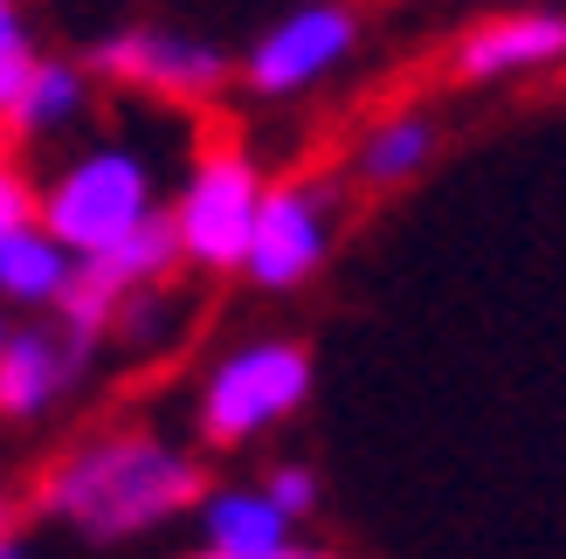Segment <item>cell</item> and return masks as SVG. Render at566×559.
<instances>
[{
	"label": "cell",
	"instance_id": "16",
	"mask_svg": "<svg viewBox=\"0 0 566 559\" xmlns=\"http://www.w3.org/2000/svg\"><path fill=\"white\" fill-rule=\"evenodd\" d=\"M263 497L283 511V518H311L318 511V470H304V463H283V470H270V484H263Z\"/></svg>",
	"mask_w": 566,
	"mask_h": 559
},
{
	"label": "cell",
	"instance_id": "12",
	"mask_svg": "<svg viewBox=\"0 0 566 559\" xmlns=\"http://www.w3.org/2000/svg\"><path fill=\"white\" fill-rule=\"evenodd\" d=\"M83 110V63H63V55H35V70H28L21 83V97L8 104V138H49V131H63L70 118Z\"/></svg>",
	"mask_w": 566,
	"mask_h": 559
},
{
	"label": "cell",
	"instance_id": "18",
	"mask_svg": "<svg viewBox=\"0 0 566 559\" xmlns=\"http://www.w3.org/2000/svg\"><path fill=\"white\" fill-rule=\"evenodd\" d=\"M166 318H174V312H166V297L146 284V291H132V297L118 304V318H111V331H118V339H132V346H153L159 331H166Z\"/></svg>",
	"mask_w": 566,
	"mask_h": 559
},
{
	"label": "cell",
	"instance_id": "15",
	"mask_svg": "<svg viewBox=\"0 0 566 559\" xmlns=\"http://www.w3.org/2000/svg\"><path fill=\"white\" fill-rule=\"evenodd\" d=\"M35 221H42V187L28 180V166L14 152H0V242L35 229Z\"/></svg>",
	"mask_w": 566,
	"mask_h": 559
},
{
	"label": "cell",
	"instance_id": "2",
	"mask_svg": "<svg viewBox=\"0 0 566 559\" xmlns=\"http://www.w3.org/2000/svg\"><path fill=\"white\" fill-rule=\"evenodd\" d=\"M159 201H153V166L125 146H97L70 159L63 173L42 187V229L70 249V256H97L118 235H132Z\"/></svg>",
	"mask_w": 566,
	"mask_h": 559
},
{
	"label": "cell",
	"instance_id": "4",
	"mask_svg": "<svg viewBox=\"0 0 566 559\" xmlns=\"http://www.w3.org/2000/svg\"><path fill=\"white\" fill-rule=\"evenodd\" d=\"M256 208H263V166L242 146H208L201 159H193L187 193L174 208L180 263H193V270H242Z\"/></svg>",
	"mask_w": 566,
	"mask_h": 559
},
{
	"label": "cell",
	"instance_id": "5",
	"mask_svg": "<svg viewBox=\"0 0 566 559\" xmlns=\"http://www.w3.org/2000/svg\"><path fill=\"white\" fill-rule=\"evenodd\" d=\"M180 270V229H174V214L153 208L146 221H138L132 235H118L111 249H97V256H76L70 263V284H63V331L83 346H97L111 318H118V304L132 291H146L159 284V276H174Z\"/></svg>",
	"mask_w": 566,
	"mask_h": 559
},
{
	"label": "cell",
	"instance_id": "9",
	"mask_svg": "<svg viewBox=\"0 0 566 559\" xmlns=\"http://www.w3.org/2000/svg\"><path fill=\"white\" fill-rule=\"evenodd\" d=\"M566 55V14L546 8H518V14H491L476 21L470 35L457 42V76L463 83H497V76H525V70H546Z\"/></svg>",
	"mask_w": 566,
	"mask_h": 559
},
{
	"label": "cell",
	"instance_id": "1",
	"mask_svg": "<svg viewBox=\"0 0 566 559\" xmlns=\"http://www.w3.org/2000/svg\"><path fill=\"white\" fill-rule=\"evenodd\" d=\"M201 497H208L201 456H180L174 442L125 429V435L83 442L76 456L55 463L42 484V511H55L97 546H118V539H138L153 525L193 511Z\"/></svg>",
	"mask_w": 566,
	"mask_h": 559
},
{
	"label": "cell",
	"instance_id": "22",
	"mask_svg": "<svg viewBox=\"0 0 566 559\" xmlns=\"http://www.w3.org/2000/svg\"><path fill=\"white\" fill-rule=\"evenodd\" d=\"M0 346H8V325H0Z\"/></svg>",
	"mask_w": 566,
	"mask_h": 559
},
{
	"label": "cell",
	"instance_id": "14",
	"mask_svg": "<svg viewBox=\"0 0 566 559\" xmlns=\"http://www.w3.org/2000/svg\"><path fill=\"white\" fill-rule=\"evenodd\" d=\"M70 263L76 256L35 221V229H21V235L0 242V297H8V304H55L63 284H70Z\"/></svg>",
	"mask_w": 566,
	"mask_h": 559
},
{
	"label": "cell",
	"instance_id": "20",
	"mask_svg": "<svg viewBox=\"0 0 566 559\" xmlns=\"http://www.w3.org/2000/svg\"><path fill=\"white\" fill-rule=\"evenodd\" d=\"M0 559H28V546H21V539L8 532V525H0Z\"/></svg>",
	"mask_w": 566,
	"mask_h": 559
},
{
	"label": "cell",
	"instance_id": "7",
	"mask_svg": "<svg viewBox=\"0 0 566 559\" xmlns=\"http://www.w3.org/2000/svg\"><path fill=\"white\" fill-rule=\"evenodd\" d=\"M332 256V193L318 180H276L263 187L256 229H249V256L242 270L263 291H297L318 276V263Z\"/></svg>",
	"mask_w": 566,
	"mask_h": 559
},
{
	"label": "cell",
	"instance_id": "8",
	"mask_svg": "<svg viewBox=\"0 0 566 559\" xmlns=\"http://www.w3.org/2000/svg\"><path fill=\"white\" fill-rule=\"evenodd\" d=\"M353 42H359V14L346 0H311V8L263 28V42L249 49V63H242V83L256 97H297V91H311L318 76H332L346 63Z\"/></svg>",
	"mask_w": 566,
	"mask_h": 559
},
{
	"label": "cell",
	"instance_id": "13",
	"mask_svg": "<svg viewBox=\"0 0 566 559\" xmlns=\"http://www.w3.org/2000/svg\"><path fill=\"white\" fill-rule=\"evenodd\" d=\"M429 159H436V125L421 118V110H394V118H380L374 131L359 138V152H353L366 187H401Z\"/></svg>",
	"mask_w": 566,
	"mask_h": 559
},
{
	"label": "cell",
	"instance_id": "17",
	"mask_svg": "<svg viewBox=\"0 0 566 559\" xmlns=\"http://www.w3.org/2000/svg\"><path fill=\"white\" fill-rule=\"evenodd\" d=\"M28 70H35V42H28V28L14 14V21H0V118H8V104L21 97Z\"/></svg>",
	"mask_w": 566,
	"mask_h": 559
},
{
	"label": "cell",
	"instance_id": "11",
	"mask_svg": "<svg viewBox=\"0 0 566 559\" xmlns=\"http://www.w3.org/2000/svg\"><path fill=\"white\" fill-rule=\"evenodd\" d=\"M201 532L229 559H263L276 546H291V518H283L263 491H208L201 497Z\"/></svg>",
	"mask_w": 566,
	"mask_h": 559
},
{
	"label": "cell",
	"instance_id": "10",
	"mask_svg": "<svg viewBox=\"0 0 566 559\" xmlns=\"http://www.w3.org/2000/svg\"><path fill=\"white\" fill-rule=\"evenodd\" d=\"M83 359H91V346L70 339V331H8V346H0V422L42 414L83 373Z\"/></svg>",
	"mask_w": 566,
	"mask_h": 559
},
{
	"label": "cell",
	"instance_id": "23",
	"mask_svg": "<svg viewBox=\"0 0 566 559\" xmlns=\"http://www.w3.org/2000/svg\"><path fill=\"white\" fill-rule=\"evenodd\" d=\"M0 525H8V511H0Z\"/></svg>",
	"mask_w": 566,
	"mask_h": 559
},
{
	"label": "cell",
	"instance_id": "21",
	"mask_svg": "<svg viewBox=\"0 0 566 559\" xmlns=\"http://www.w3.org/2000/svg\"><path fill=\"white\" fill-rule=\"evenodd\" d=\"M0 21H14V0H0Z\"/></svg>",
	"mask_w": 566,
	"mask_h": 559
},
{
	"label": "cell",
	"instance_id": "19",
	"mask_svg": "<svg viewBox=\"0 0 566 559\" xmlns=\"http://www.w3.org/2000/svg\"><path fill=\"white\" fill-rule=\"evenodd\" d=\"M187 559H229V552H214V546H201V552H187ZM263 559H332L325 546H304V539H291V546H276V552H263Z\"/></svg>",
	"mask_w": 566,
	"mask_h": 559
},
{
	"label": "cell",
	"instance_id": "3",
	"mask_svg": "<svg viewBox=\"0 0 566 559\" xmlns=\"http://www.w3.org/2000/svg\"><path fill=\"white\" fill-rule=\"evenodd\" d=\"M311 401V352L297 339H256L229 352L201 387V442L208 450H242L263 429L291 422Z\"/></svg>",
	"mask_w": 566,
	"mask_h": 559
},
{
	"label": "cell",
	"instance_id": "6",
	"mask_svg": "<svg viewBox=\"0 0 566 559\" xmlns=\"http://www.w3.org/2000/svg\"><path fill=\"white\" fill-rule=\"evenodd\" d=\"M83 76H104L159 104H201L229 83V55L201 35H174V28H118V35L91 42Z\"/></svg>",
	"mask_w": 566,
	"mask_h": 559
}]
</instances>
